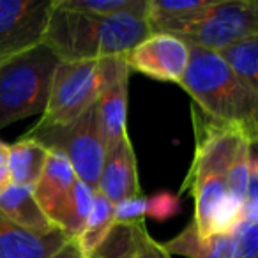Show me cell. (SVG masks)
Wrapping results in <instances>:
<instances>
[{
  "label": "cell",
  "mask_w": 258,
  "mask_h": 258,
  "mask_svg": "<svg viewBox=\"0 0 258 258\" xmlns=\"http://www.w3.org/2000/svg\"><path fill=\"white\" fill-rule=\"evenodd\" d=\"M191 111L197 144L182 193L195 198L193 223L202 235L232 233L244 218V204L230 193V170L239 149L249 140L237 129L212 120L195 104Z\"/></svg>",
  "instance_id": "cell-1"
},
{
  "label": "cell",
  "mask_w": 258,
  "mask_h": 258,
  "mask_svg": "<svg viewBox=\"0 0 258 258\" xmlns=\"http://www.w3.org/2000/svg\"><path fill=\"white\" fill-rule=\"evenodd\" d=\"M152 34L147 20L137 15L103 18L68 9L53 0L44 44L60 62L124 57Z\"/></svg>",
  "instance_id": "cell-2"
},
{
  "label": "cell",
  "mask_w": 258,
  "mask_h": 258,
  "mask_svg": "<svg viewBox=\"0 0 258 258\" xmlns=\"http://www.w3.org/2000/svg\"><path fill=\"white\" fill-rule=\"evenodd\" d=\"M189 48V66L179 85L202 113L237 129L251 145H258V94L216 51Z\"/></svg>",
  "instance_id": "cell-3"
},
{
  "label": "cell",
  "mask_w": 258,
  "mask_h": 258,
  "mask_svg": "<svg viewBox=\"0 0 258 258\" xmlns=\"http://www.w3.org/2000/svg\"><path fill=\"white\" fill-rule=\"evenodd\" d=\"M127 69L124 57L60 62L51 82L46 110L37 124L66 125L76 120Z\"/></svg>",
  "instance_id": "cell-4"
},
{
  "label": "cell",
  "mask_w": 258,
  "mask_h": 258,
  "mask_svg": "<svg viewBox=\"0 0 258 258\" xmlns=\"http://www.w3.org/2000/svg\"><path fill=\"white\" fill-rule=\"evenodd\" d=\"M58 64L44 43L0 64V129L44 113Z\"/></svg>",
  "instance_id": "cell-5"
},
{
  "label": "cell",
  "mask_w": 258,
  "mask_h": 258,
  "mask_svg": "<svg viewBox=\"0 0 258 258\" xmlns=\"http://www.w3.org/2000/svg\"><path fill=\"white\" fill-rule=\"evenodd\" d=\"M154 34H170L189 46L219 51L258 34V0H211L191 18L173 22Z\"/></svg>",
  "instance_id": "cell-6"
},
{
  "label": "cell",
  "mask_w": 258,
  "mask_h": 258,
  "mask_svg": "<svg viewBox=\"0 0 258 258\" xmlns=\"http://www.w3.org/2000/svg\"><path fill=\"white\" fill-rule=\"evenodd\" d=\"M23 138L39 142L48 151L60 152L71 163L76 177L89 187L97 189L106 144L99 127L96 104L66 125H32Z\"/></svg>",
  "instance_id": "cell-7"
},
{
  "label": "cell",
  "mask_w": 258,
  "mask_h": 258,
  "mask_svg": "<svg viewBox=\"0 0 258 258\" xmlns=\"http://www.w3.org/2000/svg\"><path fill=\"white\" fill-rule=\"evenodd\" d=\"M53 0H0V64L44 43Z\"/></svg>",
  "instance_id": "cell-8"
},
{
  "label": "cell",
  "mask_w": 258,
  "mask_h": 258,
  "mask_svg": "<svg viewBox=\"0 0 258 258\" xmlns=\"http://www.w3.org/2000/svg\"><path fill=\"white\" fill-rule=\"evenodd\" d=\"M189 58V44L170 34H151L127 55H124L129 71L177 85L184 78Z\"/></svg>",
  "instance_id": "cell-9"
},
{
  "label": "cell",
  "mask_w": 258,
  "mask_h": 258,
  "mask_svg": "<svg viewBox=\"0 0 258 258\" xmlns=\"http://www.w3.org/2000/svg\"><path fill=\"white\" fill-rule=\"evenodd\" d=\"M78 182L80 179L76 177L71 163L60 152L50 151L43 175L32 189L43 212L64 235L71 218Z\"/></svg>",
  "instance_id": "cell-10"
},
{
  "label": "cell",
  "mask_w": 258,
  "mask_h": 258,
  "mask_svg": "<svg viewBox=\"0 0 258 258\" xmlns=\"http://www.w3.org/2000/svg\"><path fill=\"white\" fill-rule=\"evenodd\" d=\"M96 191L104 195L113 205L142 195L137 156L129 135L117 144L106 147V156Z\"/></svg>",
  "instance_id": "cell-11"
},
{
  "label": "cell",
  "mask_w": 258,
  "mask_h": 258,
  "mask_svg": "<svg viewBox=\"0 0 258 258\" xmlns=\"http://www.w3.org/2000/svg\"><path fill=\"white\" fill-rule=\"evenodd\" d=\"M68 242L60 230L39 235L20 228L0 214V258H51Z\"/></svg>",
  "instance_id": "cell-12"
},
{
  "label": "cell",
  "mask_w": 258,
  "mask_h": 258,
  "mask_svg": "<svg viewBox=\"0 0 258 258\" xmlns=\"http://www.w3.org/2000/svg\"><path fill=\"white\" fill-rule=\"evenodd\" d=\"M163 247L170 254H179L184 258H240L232 233L202 235L193 219L179 235L163 244Z\"/></svg>",
  "instance_id": "cell-13"
},
{
  "label": "cell",
  "mask_w": 258,
  "mask_h": 258,
  "mask_svg": "<svg viewBox=\"0 0 258 258\" xmlns=\"http://www.w3.org/2000/svg\"><path fill=\"white\" fill-rule=\"evenodd\" d=\"M129 75L124 71L97 99L96 111L99 127L106 147L117 144L127 137V97H129Z\"/></svg>",
  "instance_id": "cell-14"
},
{
  "label": "cell",
  "mask_w": 258,
  "mask_h": 258,
  "mask_svg": "<svg viewBox=\"0 0 258 258\" xmlns=\"http://www.w3.org/2000/svg\"><path fill=\"white\" fill-rule=\"evenodd\" d=\"M0 214L20 228L39 235L58 230L43 212L30 187L15 186V184L9 186L0 195Z\"/></svg>",
  "instance_id": "cell-15"
},
{
  "label": "cell",
  "mask_w": 258,
  "mask_h": 258,
  "mask_svg": "<svg viewBox=\"0 0 258 258\" xmlns=\"http://www.w3.org/2000/svg\"><path fill=\"white\" fill-rule=\"evenodd\" d=\"M48 158H50V151L39 142L30 138L22 137L18 142L9 145L8 168L13 184L34 189L37 180L43 175Z\"/></svg>",
  "instance_id": "cell-16"
},
{
  "label": "cell",
  "mask_w": 258,
  "mask_h": 258,
  "mask_svg": "<svg viewBox=\"0 0 258 258\" xmlns=\"http://www.w3.org/2000/svg\"><path fill=\"white\" fill-rule=\"evenodd\" d=\"M115 226V205L108 200L104 195L96 191V198H94V207L89 214L85 226L80 232L73 242L76 244L80 254L83 258H90L101 244L106 240L110 232Z\"/></svg>",
  "instance_id": "cell-17"
},
{
  "label": "cell",
  "mask_w": 258,
  "mask_h": 258,
  "mask_svg": "<svg viewBox=\"0 0 258 258\" xmlns=\"http://www.w3.org/2000/svg\"><path fill=\"white\" fill-rule=\"evenodd\" d=\"M240 80L258 94V34L216 51Z\"/></svg>",
  "instance_id": "cell-18"
},
{
  "label": "cell",
  "mask_w": 258,
  "mask_h": 258,
  "mask_svg": "<svg viewBox=\"0 0 258 258\" xmlns=\"http://www.w3.org/2000/svg\"><path fill=\"white\" fill-rule=\"evenodd\" d=\"M60 4L73 11L103 18L118 15L147 16V0H60Z\"/></svg>",
  "instance_id": "cell-19"
},
{
  "label": "cell",
  "mask_w": 258,
  "mask_h": 258,
  "mask_svg": "<svg viewBox=\"0 0 258 258\" xmlns=\"http://www.w3.org/2000/svg\"><path fill=\"white\" fill-rule=\"evenodd\" d=\"M140 226L142 225H115L106 240L90 258H137Z\"/></svg>",
  "instance_id": "cell-20"
},
{
  "label": "cell",
  "mask_w": 258,
  "mask_h": 258,
  "mask_svg": "<svg viewBox=\"0 0 258 258\" xmlns=\"http://www.w3.org/2000/svg\"><path fill=\"white\" fill-rule=\"evenodd\" d=\"M147 218V197L127 198L115 205V225H144Z\"/></svg>",
  "instance_id": "cell-21"
},
{
  "label": "cell",
  "mask_w": 258,
  "mask_h": 258,
  "mask_svg": "<svg viewBox=\"0 0 258 258\" xmlns=\"http://www.w3.org/2000/svg\"><path fill=\"white\" fill-rule=\"evenodd\" d=\"M180 211V200L177 195H172L168 191H161L147 198V216L165 221L170 219Z\"/></svg>",
  "instance_id": "cell-22"
},
{
  "label": "cell",
  "mask_w": 258,
  "mask_h": 258,
  "mask_svg": "<svg viewBox=\"0 0 258 258\" xmlns=\"http://www.w3.org/2000/svg\"><path fill=\"white\" fill-rule=\"evenodd\" d=\"M137 258H172V254L159 244L151 233L147 232L145 225L138 228V249Z\"/></svg>",
  "instance_id": "cell-23"
},
{
  "label": "cell",
  "mask_w": 258,
  "mask_h": 258,
  "mask_svg": "<svg viewBox=\"0 0 258 258\" xmlns=\"http://www.w3.org/2000/svg\"><path fill=\"white\" fill-rule=\"evenodd\" d=\"M51 258H83L82 254H80L78 247H76V244L73 242V240H69L68 244H66L64 247H62L58 253H55Z\"/></svg>",
  "instance_id": "cell-24"
},
{
  "label": "cell",
  "mask_w": 258,
  "mask_h": 258,
  "mask_svg": "<svg viewBox=\"0 0 258 258\" xmlns=\"http://www.w3.org/2000/svg\"><path fill=\"white\" fill-rule=\"evenodd\" d=\"M9 186H13V180L8 165H0V195L4 193Z\"/></svg>",
  "instance_id": "cell-25"
},
{
  "label": "cell",
  "mask_w": 258,
  "mask_h": 258,
  "mask_svg": "<svg viewBox=\"0 0 258 258\" xmlns=\"http://www.w3.org/2000/svg\"><path fill=\"white\" fill-rule=\"evenodd\" d=\"M251 184L258 186V156L251 154Z\"/></svg>",
  "instance_id": "cell-26"
},
{
  "label": "cell",
  "mask_w": 258,
  "mask_h": 258,
  "mask_svg": "<svg viewBox=\"0 0 258 258\" xmlns=\"http://www.w3.org/2000/svg\"><path fill=\"white\" fill-rule=\"evenodd\" d=\"M9 158V145H6L4 142H0V165H8Z\"/></svg>",
  "instance_id": "cell-27"
}]
</instances>
